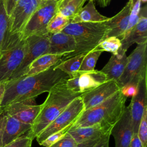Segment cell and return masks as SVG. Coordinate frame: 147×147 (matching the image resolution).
Wrapping results in <instances>:
<instances>
[{"instance_id": "obj_12", "label": "cell", "mask_w": 147, "mask_h": 147, "mask_svg": "<svg viewBox=\"0 0 147 147\" xmlns=\"http://www.w3.org/2000/svg\"><path fill=\"white\" fill-rule=\"evenodd\" d=\"M115 141V147H129L133 135V122L129 106L124 111L110 130Z\"/></svg>"}, {"instance_id": "obj_4", "label": "cell", "mask_w": 147, "mask_h": 147, "mask_svg": "<svg viewBox=\"0 0 147 147\" xmlns=\"http://www.w3.org/2000/svg\"><path fill=\"white\" fill-rule=\"evenodd\" d=\"M106 31L105 22H70L61 32L74 37L76 48L74 52L63 55L61 60L94 50L103 40Z\"/></svg>"}, {"instance_id": "obj_33", "label": "cell", "mask_w": 147, "mask_h": 147, "mask_svg": "<svg viewBox=\"0 0 147 147\" xmlns=\"http://www.w3.org/2000/svg\"><path fill=\"white\" fill-rule=\"evenodd\" d=\"M77 143L75 140L67 131L63 137L51 147H75Z\"/></svg>"}, {"instance_id": "obj_18", "label": "cell", "mask_w": 147, "mask_h": 147, "mask_svg": "<svg viewBox=\"0 0 147 147\" xmlns=\"http://www.w3.org/2000/svg\"><path fill=\"white\" fill-rule=\"evenodd\" d=\"M75 48V40L71 35L62 32L50 33L48 54H62L65 55L74 52Z\"/></svg>"}, {"instance_id": "obj_25", "label": "cell", "mask_w": 147, "mask_h": 147, "mask_svg": "<svg viewBox=\"0 0 147 147\" xmlns=\"http://www.w3.org/2000/svg\"><path fill=\"white\" fill-rule=\"evenodd\" d=\"M86 54V53L78 55L65 60H61V59L57 63L55 68L60 69L69 77L74 72L79 71Z\"/></svg>"}, {"instance_id": "obj_1", "label": "cell", "mask_w": 147, "mask_h": 147, "mask_svg": "<svg viewBox=\"0 0 147 147\" xmlns=\"http://www.w3.org/2000/svg\"><path fill=\"white\" fill-rule=\"evenodd\" d=\"M56 64L42 72L24 75L5 82L2 107L16 102L35 99L44 92H48L61 80L68 79L69 77L66 74L55 68Z\"/></svg>"}, {"instance_id": "obj_10", "label": "cell", "mask_w": 147, "mask_h": 147, "mask_svg": "<svg viewBox=\"0 0 147 147\" xmlns=\"http://www.w3.org/2000/svg\"><path fill=\"white\" fill-rule=\"evenodd\" d=\"M41 1L21 0L17 3L9 16L6 37L21 33L33 13L38 7Z\"/></svg>"}, {"instance_id": "obj_31", "label": "cell", "mask_w": 147, "mask_h": 147, "mask_svg": "<svg viewBox=\"0 0 147 147\" xmlns=\"http://www.w3.org/2000/svg\"><path fill=\"white\" fill-rule=\"evenodd\" d=\"M68 130H63L59 131L57 133L51 134L48 136L46 139H45L43 141H42L40 145L44 146V147H51L52 145L55 144L59 140H60L62 137L64 136V135L67 133Z\"/></svg>"}, {"instance_id": "obj_14", "label": "cell", "mask_w": 147, "mask_h": 147, "mask_svg": "<svg viewBox=\"0 0 147 147\" xmlns=\"http://www.w3.org/2000/svg\"><path fill=\"white\" fill-rule=\"evenodd\" d=\"M147 41V7L140 9L139 19L136 24L127 32L121 39V49L124 51L134 43L140 44Z\"/></svg>"}, {"instance_id": "obj_6", "label": "cell", "mask_w": 147, "mask_h": 147, "mask_svg": "<svg viewBox=\"0 0 147 147\" xmlns=\"http://www.w3.org/2000/svg\"><path fill=\"white\" fill-rule=\"evenodd\" d=\"M84 111L80 96L74 99L70 104L36 137L40 144L48 136L63 130H69L76 122Z\"/></svg>"}, {"instance_id": "obj_30", "label": "cell", "mask_w": 147, "mask_h": 147, "mask_svg": "<svg viewBox=\"0 0 147 147\" xmlns=\"http://www.w3.org/2000/svg\"><path fill=\"white\" fill-rule=\"evenodd\" d=\"M138 136L144 147L147 146V106L145 107L140 122L137 132Z\"/></svg>"}, {"instance_id": "obj_3", "label": "cell", "mask_w": 147, "mask_h": 147, "mask_svg": "<svg viewBox=\"0 0 147 147\" xmlns=\"http://www.w3.org/2000/svg\"><path fill=\"white\" fill-rule=\"evenodd\" d=\"M126 99L120 90L102 103L84 110L72 126L98 125L111 129L124 111Z\"/></svg>"}, {"instance_id": "obj_43", "label": "cell", "mask_w": 147, "mask_h": 147, "mask_svg": "<svg viewBox=\"0 0 147 147\" xmlns=\"http://www.w3.org/2000/svg\"><path fill=\"white\" fill-rule=\"evenodd\" d=\"M138 0H130V1H131V5H132V7H133V6L135 4V3Z\"/></svg>"}, {"instance_id": "obj_29", "label": "cell", "mask_w": 147, "mask_h": 147, "mask_svg": "<svg viewBox=\"0 0 147 147\" xmlns=\"http://www.w3.org/2000/svg\"><path fill=\"white\" fill-rule=\"evenodd\" d=\"M121 47V40L116 37H110L103 40L96 48L101 51L117 55Z\"/></svg>"}, {"instance_id": "obj_28", "label": "cell", "mask_w": 147, "mask_h": 147, "mask_svg": "<svg viewBox=\"0 0 147 147\" xmlns=\"http://www.w3.org/2000/svg\"><path fill=\"white\" fill-rule=\"evenodd\" d=\"M9 16L7 14L4 1L0 0V56L7 34Z\"/></svg>"}, {"instance_id": "obj_9", "label": "cell", "mask_w": 147, "mask_h": 147, "mask_svg": "<svg viewBox=\"0 0 147 147\" xmlns=\"http://www.w3.org/2000/svg\"><path fill=\"white\" fill-rule=\"evenodd\" d=\"M49 33L36 34L26 37V51L23 60L10 80L24 76L26 72L29 65L38 57L48 54L49 45Z\"/></svg>"}, {"instance_id": "obj_20", "label": "cell", "mask_w": 147, "mask_h": 147, "mask_svg": "<svg viewBox=\"0 0 147 147\" xmlns=\"http://www.w3.org/2000/svg\"><path fill=\"white\" fill-rule=\"evenodd\" d=\"M111 129L96 125L86 127L72 126L68 133L72 136L77 144L88 139L104 135L110 132Z\"/></svg>"}, {"instance_id": "obj_21", "label": "cell", "mask_w": 147, "mask_h": 147, "mask_svg": "<svg viewBox=\"0 0 147 147\" xmlns=\"http://www.w3.org/2000/svg\"><path fill=\"white\" fill-rule=\"evenodd\" d=\"M107 81L106 76L101 71H80L79 78L80 92L82 94L89 91Z\"/></svg>"}, {"instance_id": "obj_15", "label": "cell", "mask_w": 147, "mask_h": 147, "mask_svg": "<svg viewBox=\"0 0 147 147\" xmlns=\"http://www.w3.org/2000/svg\"><path fill=\"white\" fill-rule=\"evenodd\" d=\"M4 113L18 121L32 125L40 110V105L36 104L34 99L11 103L5 107Z\"/></svg>"}, {"instance_id": "obj_36", "label": "cell", "mask_w": 147, "mask_h": 147, "mask_svg": "<svg viewBox=\"0 0 147 147\" xmlns=\"http://www.w3.org/2000/svg\"><path fill=\"white\" fill-rule=\"evenodd\" d=\"M7 14L9 16L17 3L21 0H3Z\"/></svg>"}, {"instance_id": "obj_45", "label": "cell", "mask_w": 147, "mask_h": 147, "mask_svg": "<svg viewBox=\"0 0 147 147\" xmlns=\"http://www.w3.org/2000/svg\"><path fill=\"white\" fill-rule=\"evenodd\" d=\"M0 147H1V146H0Z\"/></svg>"}, {"instance_id": "obj_5", "label": "cell", "mask_w": 147, "mask_h": 147, "mask_svg": "<svg viewBox=\"0 0 147 147\" xmlns=\"http://www.w3.org/2000/svg\"><path fill=\"white\" fill-rule=\"evenodd\" d=\"M26 42L19 34L8 37L0 56V82L9 81L20 65L26 51Z\"/></svg>"}, {"instance_id": "obj_42", "label": "cell", "mask_w": 147, "mask_h": 147, "mask_svg": "<svg viewBox=\"0 0 147 147\" xmlns=\"http://www.w3.org/2000/svg\"><path fill=\"white\" fill-rule=\"evenodd\" d=\"M3 112H4L3 107H0V116L3 113Z\"/></svg>"}, {"instance_id": "obj_41", "label": "cell", "mask_w": 147, "mask_h": 147, "mask_svg": "<svg viewBox=\"0 0 147 147\" xmlns=\"http://www.w3.org/2000/svg\"><path fill=\"white\" fill-rule=\"evenodd\" d=\"M3 119H4V114L3 113L0 116V136H1V131H2L3 122Z\"/></svg>"}, {"instance_id": "obj_24", "label": "cell", "mask_w": 147, "mask_h": 147, "mask_svg": "<svg viewBox=\"0 0 147 147\" xmlns=\"http://www.w3.org/2000/svg\"><path fill=\"white\" fill-rule=\"evenodd\" d=\"M87 0H57V13L71 19L82 8Z\"/></svg>"}, {"instance_id": "obj_40", "label": "cell", "mask_w": 147, "mask_h": 147, "mask_svg": "<svg viewBox=\"0 0 147 147\" xmlns=\"http://www.w3.org/2000/svg\"><path fill=\"white\" fill-rule=\"evenodd\" d=\"M96 1L97 3L101 7H106L109 5L111 0H93Z\"/></svg>"}, {"instance_id": "obj_32", "label": "cell", "mask_w": 147, "mask_h": 147, "mask_svg": "<svg viewBox=\"0 0 147 147\" xmlns=\"http://www.w3.org/2000/svg\"><path fill=\"white\" fill-rule=\"evenodd\" d=\"M33 140L26 134H24L3 147H32Z\"/></svg>"}, {"instance_id": "obj_37", "label": "cell", "mask_w": 147, "mask_h": 147, "mask_svg": "<svg viewBox=\"0 0 147 147\" xmlns=\"http://www.w3.org/2000/svg\"><path fill=\"white\" fill-rule=\"evenodd\" d=\"M129 147H144L137 133L133 134Z\"/></svg>"}, {"instance_id": "obj_23", "label": "cell", "mask_w": 147, "mask_h": 147, "mask_svg": "<svg viewBox=\"0 0 147 147\" xmlns=\"http://www.w3.org/2000/svg\"><path fill=\"white\" fill-rule=\"evenodd\" d=\"M63 56L62 54H45L38 57L31 63L24 75H32L47 70L60 61Z\"/></svg>"}, {"instance_id": "obj_8", "label": "cell", "mask_w": 147, "mask_h": 147, "mask_svg": "<svg viewBox=\"0 0 147 147\" xmlns=\"http://www.w3.org/2000/svg\"><path fill=\"white\" fill-rule=\"evenodd\" d=\"M57 0H41L22 31L20 37L25 40L26 37L36 34L48 33L46 28L49 21L57 13Z\"/></svg>"}, {"instance_id": "obj_39", "label": "cell", "mask_w": 147, "mask_h": 147, "mask_svg": "<svg viewBox=\"0 0 147 147\" xmlns=\"http://www.w3.org/2000/svg\"><path fill=\"white\" fill-rule=\"evenodd\" d=\"M5 82H0V107H2V103L5 94Z\"/></svg>"}, {"instance_id": "obj_16", "label": "cell", "mask_w": 147, "mask_h": 147, "mask_svg": "<svg viewBox=\"0 0 147 147\" xmlns=\"http://www.w3.org/2000/svg\"><path fill=\"white\" fill-rule=\"evenodd\" d=\"M132 9L130 0L116 15L105 21L106 31L104 39L110 37H116L120 40L124 35L128 24Z\"/></svg>"}, {"instance_id": "obj_11", "label": "cell", "mask_w": 147, "mask_h": 147, "mask_svg": "<svg viewBox=\"0 0 147 147\" xmlns=\"http://www.w3.org/2000/svg\"><path fill=\"white\" fill-rule=\"evenodd\" d=\"M146 72L147 69L141 74L137 86V93L132 97L131 102L129 105L133 122V134L137 133L144 109L147 106Z\"/></svg>"}, {"instance_id": "obj_38", "label": "cell", "mask_w": 147, "mask_h": 147, "mask_svg": "<svg viewBox=\"0 0 147 147\" xmlns=\"http://www.w3.org/2000/svg\"><path fill=\"white\" fill-rule=\"evenodd\" d=\"M110 136V133L107 134L105 138L95 146V147H109V139Z\"/></svg>"}, {"instance_id": "obj_22", "label": "cell", "mask_w": 147, "mask_h": 147, "mask_svg": "<svg viewBox=\"0 0 147 147\" xmlns=\"http://www.w3.org/2000/svg\"><path fill=\"white\" fill-rule=\"evenodd\" d=\"M109 18L100 14L96 10L94 1L89 0L87 4L75 14L70 21L71 23L77 22H102Z\"/></svg>"}, {"instance_id": "obj_19", "label": "cell", "mask_w": 147, "mask_h": 147, "mask_svg": "<svg viewBox=\"0 0 147 147\" xmlns=\"http://www.w3.org/2000/svg\"><path fill=\"white\" fill-rule=\"evenodd\" d=\"M127 61L126 51L120 48L117 55L112 54L109 61L100 71L105 74L107 80L117 82L123 72Z\"/></svg>"}, {"instance_id": "obj_2", "label": "cell", "mask_w": 147, "mask_h": 147, "mask_svg": "<svg viewBox=\"0 0 147 147\" xmlns=\"http://www.w3.org/2000/svg\"><path fill=\"white\" fill-rule=\"evenodd\" d=\"M64 79L48 92V96L40 105V110L26 135L33 140L53 121L70 103L82 94L69 90Z\"/></svg>"}, {"instance_id": "obj_13", "label": "cell", "mask_w": 147, "mask_h": 147, "mask_svg": "<svg viewBox=\"0 0 147 147\" xmlns=\"http://www.w3.org/2000/svg\"><path fill=\"white\" fill-rule=\"evenodd\" d=\"M121 89L115 80H107L80 95L84 110L94 107L109 99Z\"/></svg>"}, {"instance_id": "obj_7", "label": "cell", "mask_w": 147, "mask_h": 147, "mask_svg": "<svg viewBox=\"0 0 147 147\" xmlns=\"http://www.w3.org/2000/svg\"><path fill=\"white\" fill-rule=\"evenodd\" d=\"M147 41L137 44L127 56V61L123 72L117 82L120 89L129 83L138 85L142 72L147 69Z\"/></svg>"}, {"instance_id": "obj_26", "label": "cell", "mask_w": 147, "mask_h": 147, "mask_svg": "<svg viewBox=\"0 0 147 147\" xmlns=\"http://www.w3.org/2000/svg\"><path fill=\"white\" fill-rule=\"evenodd\" d=\"M69 23V18L56 13L49 21L47 26L46 30L49 33L61 32Z\"/></svg>"}, {"instance_id": "obj_17", "label": "cell", "mask_w": 147, "mask_h": 147, "mask_svg": "<svg viewBox=\"0 0 147 147\" xmlns=\"http://www.w3.org/2000/svg\"><path fill=\"white\" fill-rule=\"evenodd\" d=\"M4 114V119L0 136V146L9 144L26 132L28 131L32 125L23 123L11 115Z\"/></svg>"}, {"instance_id": "obj_27", "label": "cell", "mask_w": 147, "mask_h": 147, "mask_svg": "<svg viewBox=\"0 0 147 147\" xmlns=\"http://www.w3.org/2000/svg\"><path fill=\"white\" fill-rule=\"evenodd\" d=\"M103 52L100 49L95 48L86 54L79 69V71H90L95 69L96 63L101 53Z\"/></svg>"}, {"instance_id": "obj_34", "label": "cell", "mask_w": 147, "mask_h": 147, "mask_svg": "<svg viewBox=\"0 0 147 147\" xmlns=\"http://www.w3.org/2000/svg\"><path fill=\"white\" fill-rule=\"evenodd\" d=\"M110 132H109L104 135L94 137L90 139H88L87 140H86L84 141L81 142L80 143L77 144L76 146L75 147H95L96 145H98L104 138Z\"/></svg>"}, {"instance_id": "obj_44", "label": "cell", "mask_w": 147, "mask_h": 147, "mask_svg": "<svg viewBox=\"0 0 147 147\" xmlns=\"http://www.w3.org/2000/svg\"><path fill=\"white\" fill-rule=\"evenodd\" d=\"M141 1V2H142V3H145L146 2V0H140Z\"/></svg>"}, {"instance_id": "obj_35", "label": "cell", "mask_w": 147, "mask_h": 147, "mask_svg": "<svg viewBox=\"0 0 147 147\" xmlns=\"http://www.w3.org/2000/svg\"><path fill=\"white\" fill-rule=\"evenodd\" d=\"M138 85L133 83H129L121 88L122 93L126 97L134 96L137 91Z\"/></svg>"}]
</instances>
